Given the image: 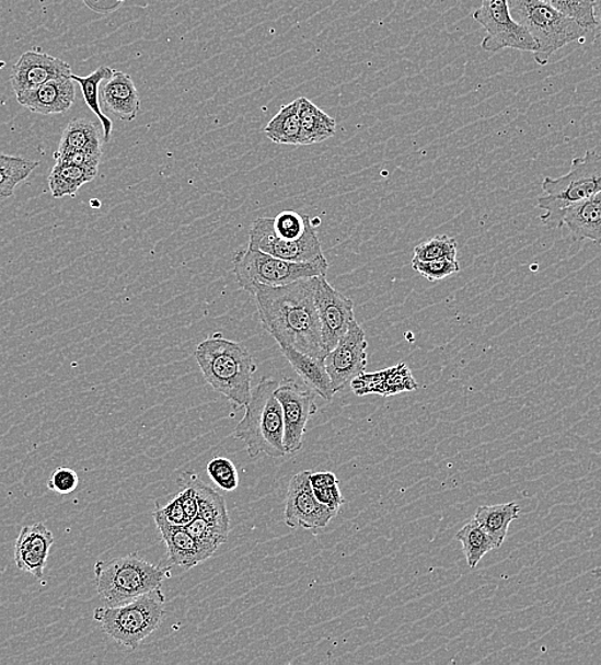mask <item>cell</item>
<instances>
[{"instance_id":"obj_1","label":"cell","mask_w":601,"mask_h":665,"mask_svg":"<svg viewBox=\"0 0 601 665\" xmlns=\"http://www.w3.org/2000/svg\"><path fill=\"white\" fill-rule=\"evenodd\" d=\"M316 277L280 287L258 286L253 290L258 318L280 348L325 358L321 320L315 306Z\"/></svg>"},{"instance_id":"obj_2","label":"cell","mask_w":601,"mask_h":665,"mask_svg":"<svg viewBox=\"0 0 601 665\" xmlns=\"http://www.w3.org/2000/svg\"><path fill=\"white\" fill-rule=\"evenodd\" d=\"M195 357L215 391L223 394L234 409L246 406L256 364L245 346L217 333L197 346Z\"/></svg>"},{"instance_id":"obj_3","label":"cell","mask_w":601,"mask_h":665,"mask_svg":"<svg viewBox=\"0 0 601 665\" xmlns=\"http://www.w3.org/2000/svg\"><path fill=\"white\" fill-rule=\"evenodd\" d=\"M249 248L297 263L324 256L313 219L292 210L281 211L276 218L256 219L251 227Z\"/></svg>"},{"instance_id":"obj_4","label":"cell","mask_w":601,"mask_h":665,"mask_svg":"<svg viewBox=\"0 0 601 665\" xmlns=\"http://www.w3.org/2000/svg\"><path fill=\"white\" fill-rule=\"evenodd\" d=\"M278 386L276 379H262L251 392L245 416L233 432V438L245 443L251 458L262 454L271 458L287 455L284 410L276 397Z\"/></svg>"},{"instance_id":"obj_5","label":"cell","mask_w":601,"mask_h":665,"mask_svg":"<svg viewBox=\"0 0 601 665\" xmlns=\"http://www.w3.org/2000/svg\"><path fill=\"white\" fill-rule=\"evenodd\" d=\"M512 18L538 44L534 58L539 66H546L555 51L570 43H583L597 36L574 19L566 16L544 0H508Z\"/></svg>"},{"instance_id":"obj_6","label":"cell","mask_w":601,"mask_h":665,"mask_svg":"<svg viewBox=\"0 0 601 665\" xmlns=\"http://www.w3.org/2000/svg\"><path fill=\"white\" fill-rule=\"evenodd\" d=\"M171 569L142 560L139 554L99 561L94 565L96 592L106 607H117L161 588Z\"/></svg>"},{"instance_id":"obj_7","label":"cell","mask_w":601,"mask_h":665,"mask_svg":"<svg viewBox=\"0 0 601 665\" xmlns=\"http://www.w3.org/2000/svg\"><path fill=\"white\" fill-rule=\"evenodd\" d=\"M543 195L538 198V208L543 210L545 225L563 227V214L577 203L586 200L601 191V154L589 150L582 158H575L569 172L559 179L543 181Z\"/></svg>"},{"instance_id":"obj_8","label":"cell","mask_w":601,"mask_h":665,"mask_svg":"<svg viewBox=\"0 0 601 665\" xmlns=\"http://www.w3.org/2000/svg\"><path fill=\"white\" fill-rule=\"evenodd\" d=\"M164 614L165 596L161 587L122 606L96 608L94 619L109 638L134 650L161 626Z\"/></svg>"},{"instance_id":"obj_9","label":"cell","mask_w":601,"mask_h":665,"mask_svg":"<svg viewBox=\"0 0 601 665\" xmlns=\"http://www.w3.org/2000/svg\"><path fill=\"white\" fill-rule=\"evenodd\" d=\"M232 262L239 285L249 294L258 286L280 287L300 279L321 277L330 270L325 256L314 262L297 263L250 248L235 252Z\"/></svg>"},{"instance_id":"obj_10","label":"cell","mask_w":601,"mask_h":665,"mask_svg":"<svg viewBox=\"0 0 601 665\" xmlns=\"http://www.w3.org/2000/svg\"><path fill=\"white\" fill-rule=\"evenodd\" d=\"M477 24L486 32L482 42L484 51L496 53L504 49L535 53L538 44L509 11L508 0H483L481 9L473 14Z\"/></svg>"},{"instance_id":"obj_11","label":"cell","mask_w":601,"mask_h":665,"mask_svg":"<svg viewBox=\"0 0 601 665\" xmlns=\"http://www.w3.org/2000/svg\"><path fill=\"white\" fill-rule=\"evenodd\" d=\"M316 393L292 379L280 381L276 397L284 410L285 448L287 455L299 454L303 447L309 420L316 414Z\"/></svg>"},{"instance_id":"obj_12","label":"cell","mask_w":601,"mask_h":665,"mask_svg":"<svg viewBox=\"0 0 601 665\" xmlns=\"http://www.w3.org/2000/svg\"><path fill=\"white\" fill-rule=\"evenodd\" d=\"M368 347L367 334L355 320L338 345L325 356V368L330 374L334 393L342 391L365 372L368 366Z\"/></svg>"},{"instance_id":"obj_13","label":"cell","mask_w":601,"mask_h":665,"mask_svg":"<svg viewBox=\"0 0 601 665\" xmlns=\"http://www.w3.org/2000/svg\"><path fill=\"white\" fill-rule=\"evenodd\" d=\"M310 470L301 471L289 481L285 521L291 529H324L338 514L316 500L310 484Z\"/></svg>"},{"instance_id":"obj_14","label":"cell","mask_w":601,"mask_h":665,"mask_svg":"<svg viewBox=\"0 0 601 665\" xmlns=\"http://www.w3.org/2000/svg\"><path fill=\"white\" fill-rule=\"evenodd\" d=\"M315 306L321 320L324 347L330 354L355 321L354 302L351 298L332 287L325 275H321L316 277Z\"/></svg>"},{"instance_id":"obj_15","label":"cell","mask_w":601,"mask_h":665,"mask_svg":"<svg viewBox=\"0 0 601 665\" xmlns=\"http://www.w3.org/2000/svg\"><path fill=\"white\" fill-rule=\"evenodd\" d=\"M71 66L62 59L51 57L47 53L28 50L12 68L11 87L18 96L51 80L71 79Z\"/></svg>"},{"instance_id":"obj_16","label":"cell","mask_w":601,"mask_h":665,"mask_svg":"<svg viewBox=\"0 0 601 665\" xmlns=\"http://www.w3.org/2000/svg\"><path fill=\"white\" fill-rule=\"evenodd\" d=\"M53 544L55 537L44 524L36 523L22 527L14 544V562L18 569L42 580Z\"/></svg>"},{"instance_id":"obj_17","label":"cell","mask_w":601,"mask_h":665,"mask_svg":"<svg viewBox=\"0 0 601 665\" xmlns=\"http://www.w3.org/2000/svg\"><path fill=\"white\" fill-rule=\"evenodd\" d=\"M74 81L71 79L51 80L44 85L18 95V102L33 113L50 116L70 111L76 101Z\"/></svg>"},{"instance_id":"obj_18","label":"cell","mask_w":601,"mask_h":665,"mask_svg":"<svg viewBox=\"0 0 601 665\" xmlns=\"http://www.w3.org/2000/svg\"><path fill=\"white\" fill-rule=\"evenodd\" d=\"M153 517L159 531H161L171 564L188 571L211 558L207 550L197 544L185 526L170 525L157 512H154Z\"/></svg>"},{"instance_id":"obj_19","label":"cell","mask_w":601,"mask_h":665,"mask_svg":"<svg viewBox=\"0 0 601 665\" xmlns=\"http://www.w3.org/2000/svg\"><path fill=\"white\" fill-rule=\"evenodd\" d=\"M101 99L105 112L122 121L136 119L141 110L139 91L128 73L113 70L101 85Z\"/></svg>"},{"instance_id":"obj_20","label":"cell","mask_w":601,"mask_h":665,"mask_svg":"<svg viewBox=\"0 0 601 665\" xmlns=\"http://www.w3.org/2000/svg\"><path fill=\"white\" fill-rule=\"evenodd\" d=\"M178 485L194 488L197 503H199V517L212 527V530H215L220 539L226 542L228 535H230L231 531V518L230 515H228L223 495H220L216 489L205 484L204 481L192 471L182 473L178 479Z\"/></svg>"},{"instance_id":"obj_21","label":"cell","mask_w":601,"mask_h":665,"mask_svg":"<svg viewBox=\"0 0 601 665\" xmlns=\"http://www.w3.org/2000/svg\"><path fill=\"white\" fill-rule=\"evenodd\" d=\"M562 225L567 226L576 240L601 244V191L577 203L563 214Z\"/></svg>"},{"instance_id":"obj_22","label":"cell","mask_w":601,"mask_h":665,"mask_svg":"<svg viewBox=\"0 0 601 665\" xmlns=\"http://www.w3.org/2000/svg\"><path fill=\"white\" fill-rule=\"evenodd\" d=\"M280 351L288 363L291 364L297 376L311 391L321 395L325 401L331 402L333 400L336 393L333 391L332 380L325 368V358L302 354L292 347L280 348Z\"/></svg>"},{"instance_id":"obj_23","label":"cell","mask_w":601,"mask_h":665,"mask_svg":"<svg viewBox=\"0 0 601 665\" xmlns=\"http://www.w3.org/2000/svg\"><path fill=\"white\" fill-rule=\"evenodd\" d=\"M103 144L102 133L99 131L94 122L88 118H76L65 128L55 158L76 151H102Z\"/></svg>"},{"instance_id":"obj_24","label":"cell","mask_w":601,"mask_h":665,"mask_svg":"<svg viewBox=\"0 0 601 665\" xmlns=\"http://www.w3.org/2000/svg\"><path fill=\"white\" fill-rule=\"evenodd\" d=\"M266 137L273 142L281 145H305L300 119V101L284 106L277 116L270 119L264 128Z\"/></svg>"},{"instance_id":"obj_25","label":"cell","mask_w":601,"mask_h":665,"mask_svg":"<svg viewBox=\"0 0 601 665\" xmlns=\"http://www.w3.org/2000/svg\"><path fill=\"white\" fill-rule=\"evenodd\" d=\"M97 172L96 168L56 163L48 177L51 196L74 197L83 185L96 179Z\"/></svg>"},{"instance_id":"obj_26","label":"cell","mask_w":601,"mask_h":665,"mask_svg":"<svg viewBox=\"0 0 601 665\" xmlns=\"http://www.w3.org/2000/svg\"><path fill=\"white\" fill-rule=\"evenodd\" d=\"M300 119L305 145L324 142L337 131V122L307 98H300Z\"/></svg>"},{"instance_id":"obj_27","label":"cell","mask_w":601,"mask_h":665,"mask_svg":"<svg viewBox=\"0 0 601 665\" xmlns=\"http://www.w3.org/2000/svg\"><path fill=\"white\" fill-rule=\"evenodd\" d=\"M520 511L516 502L484 506L476 511L474 519L500 548L507 537L509 525L520 517Z\"/></svg>"},{"instance_id":"obj_28","label":"cell","mask_w":601,"mask_h":665,"mask_svg":"<svg viewBox=\"0 0 601 665\" xmlns=\"http://www.w3.org/2000/svg\"><path fill=\"white\" fill-rule=\"evenodd\" d=\"M113 70L109 67H99L93 73L89 74L88 78H81V76L71 74V80L78 82L81 91L83 101H85L90 111L101 121L103 126V140L104 144L111 141L113 124L109 117H106L102 111L101 103V85L103 81L109 78Z\"/></svg>"},{"instance_id":"obj_29","label":"cell","mask_w":601,"mask_h":665,"mask_svg":"<svg viewBox=\"0 0 601 665\" xmlns=\"http://www.w3.org/2000/svg\"><path fill=\"white\" fill-rule=\"evenodd\" d=\"M418 385L406 364L393 368L368 374V389L372 394L390 397L402 392L416 391Z\"/></svg>"},{"instance_id":"obj_30","label":"cell","mask_w":601,"mask_h":665,"mask_svg":"<svg viewBox=\"0 0 601 665\" xmlns=\"http://www.w3.org/2000/svg\"><path fill=\"white\" fill-rule=\"evenodd\" d=\"M455 539L462 544L470 569H476L485 554L498 549L496 541L474 518L462 527L461 531L455 535Z\"/></svg>"},{"instance_id":"obj_31","label":"cell","mask_w":601,"mask_h":665,"mask_svg":"<svg viewBox=\"0 0 601 665\" xmlns=\"http://www.w3.org/2000/svg\"><path fill=\"white\" fill-rule=\"evenodd\" d=\"M39 167V162L0 154V200L12 197L14 190Z\"/></svg>"},{"instance_id":"obj_32","label":"cell","mask_w":601,"mask_h":665,"mask_svg":"<svg viewBox=\"0 0 601 665\" xmlns=\"http://www.w3.org/2000/svg\"><path fill=\"white\" fill-rule=\"evenodd\" d=\"M414 255V259L420 260V262L441 259L458 260V241L446 234L437 236L429 241L417 244Z\"/></svg>"},{"instance_id":"obj_33","label":"cell","mask_w":601,"mask_h":665,"mask_svg":"<svg viewBox=\"0 0 601 665\" xmlns=\"http://www.w3.org/2000/svg\"><path fill=\"white\" fill-rule=\"evenodd\" d=\"M544 2L576 20L578 24L589 28L598 37L597 22L592 11L593 0H544Z\"/></svg>"},{"instance_id":"obj_34","label":"cell","mask_w":601,"mask_h":665,"mask_svg":"<svg viewBox=\"0 0 601 665\" xmlns=\"http://www.w3.org/2000/svg\"><path fill=\"white\" fill-rule=\"evenodd\" d=\"M209 478L224 492H233L240 485L239 471L226 457H216L207 466Z\"/></svg>"},{"instance_id":"obj_35","label":"cell","mask_w":601,"mask_h":665,"mask_svg":"<svg viewBox=\"0 0 601 665\" xmlns=\"http://www.w3.org/2000/svg\"><path fill=\"white\" fill-rule=\"evenodd\" d=\"M413 267L421 274L424 278L430 282H438L451 277L452 274L460 272L459 260H431V262H420L413 260Z\"/></svg>"},{"instance_id":"obj_36","label":"cell","mask_w":601,"mask_h":665,"mask_svg":"<svg viewBox=\"0 0 601 665\" xmlns=\"http://www.w3.org/2000/svg\"><path fill=\"white\" fill-rule=\"evenodd\" d=\"M186 530L193 535V538L197 541L203 549L212 557L217 552L219 546L224 544V541L220 539L219 535L212 530L203 518L197 517L193 523L185 526Z\"/></svg>"},{"instance_id":"obj_37","label":"cell","mask_w":601,"mask_h":665,"mask_svg":"<svg viewBox=\"0 0 601 665\" xmlns=\"http://www.w3.org/2000/svg\"><path fill=\"white\" fill-rule=\"evenodd\" d=\"M79 484L80 478L78 472L70 468H58L48 480L49 491L60 495L73 493Z\"/></svg>"},{"instance_id":"obj_38","label":"cell","mask_w":601,"mask_h":665,"mask_svg":"<svg viewBox=\"0 0 601 665\" xmlns=\"http://www.w3.org/2000/svg\"><path fill=\"white\" fill-rule=\"evenodd\" d=\"M103 150L102 151H76L71 152V154H67L63 157H57L56 163H65V164H74L85 168H96L99 170V164L102 162Z\"/></svg>"},{"instance_id":"obj_39","label":"cell","mask_w":601,"mask_h":665,"mask_svg":"<svg viewBox=\"0 0 601 665\" xmlns=\"http://www.w3.org/2000/svg\"><path fill=\"white\" fill-rule=\"evenodd\" d=\"M157 514L165 519L166 523L173 526H186L187 519L185 515V509L182 507V503L178 498L171 501L164 507H157Z\"/></svg>"},{"instance_id":"obj_40","label":"cell","mask_w":601,"mask_h":665,"mask_svg":"<svg viewBox=\"0 0 601 665\" xmlns=\"http://www.w3.org/2000/svg\"><path fill=\"white\" fill-rule=\"evenodd\" d=\"M314 494L319 502L324 504V506L336 511L337 514L340 507L346 503L344 495L340 493L339 484L322 489H314Z\"/></svg>"},{"instance_id":"obj_41","label":"cell","mask_w":601,"mask_h":665,"mask_svg":"<svg viewBox=\"0 0 601 665\" xmlns=\"http://www.w3.org/2000/svg\"><path fill=\"white\" fill-rule=\"evenodd\" d=\"M182 491L178 493V498L182 503V507L185 509L187 525L193 523L195 518L199 517V503H197V496L194 488L188 485H181Z\"/></svg>"},{"instance_id":"obj_42","label":"cell","mask_w":601,"mask_h":665,"mask_svg":"<svg viewBox=\"0 0 601 665\" xmlns=\"http://www.w3.org/2000/svg\"><path fill=\"white\" fill-rule=\"evenodd\" d=\"M310 484L311 486H313V489H322L339 484V481L337 477L334 475V473L331 471L311 472Z\"/></svg>"},{"instance_id":"obj_43","label":"cell","mask_w":601,"mask_h":665,"mask_svg":"<svg viewBox=\"0 0 601 665\" xmlns=\"http://www.w3.org/2000/svg\"><path fill=\"white\" fill-rule=\"evenodd\" d=\"M593 19H596L598 27V37L601 36V0H593L592 5Z\"/></svg>"},{"instance_id":"obj_44","label":"cell","mask_w":601,"mask_h":665,"mask_svg":"<svg viewBox=\"0 0 601 665\" xmlns=\"http://www.w3.org/2000/svg\"><path fill=\"white\" fill-rule=\"evenodd\" d=\"M90 206H91V208L99 209V208H101V202H99V200H91L90 202Z\"/></svg>"},{"instance_id":"obj_45","label":"cell","mask_w":601,"mask_h":665,"mask_svg":"<svg viewBox=\"0 0 601 665\" xmlns=\"http://www.w3.org/2000/svg\"><path fill=\"white\" fill-rule=\"evenodd\" d=\"M591 573H592V576H596L599 580H601V567L593 570Z\"/></svg>"},{"instance_id":"obj_46","label":"cell","mask_w":601,"mask_h":665,"mask_svg":"<svg viewBox=\"0 0 601 665\" xmlns=\"http://www.w3.org/2000/svg\"><path fill=\"white\" fill-rule=\"evenodd\" d=\"M118 2H119V3H122V2H126V0H118Z\"/></svg>"}]
</instances>
